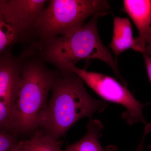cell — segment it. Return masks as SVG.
Returning <instances> with one entry per match:
<instances>
[{"mask_svg":"<svg viewBox=\"0 0 151 151\" xmlns=\"http://www.w3.org/2000/svg\"><path fill=\"white\" fill-rule=\"evenodd\" d=\"M21 75L13 114V134L33 135L46 119L49 93L58 70L47 67L29 50L19 55Z\"/></svg>","mask_w":151,"mask_h":151,"instance_id":"1","label":"cell"},{"mask_svg":"<svg viewBox=\"0 0 151 151\" xmlns=\"http://www.w3.org/2000/svg\"><path fill=\"white\" fill-rule=\"evenodd\" d=\"M98 16L72 31L42 42H34L31 51L41 61L50 63L60 72L70 71L82 60L97 59L110 66L124 86L127 83L119 71L117 62L103 45L97 29Z\"/></svg>","mask_w":151,"mask_h":151,"instance_id":"2","label":"cell"},{"mask_svg":"<svg viewBox=\"0 0 151 151\" xmlns=\"http://www.w3.org/2000/svg\"><path fill=\"white\" fill-rule=\"evenodd\" d=\"M51 91L46 119L40 129L56 139L80 119H91L94 113H102L108 106L105 100L91 97L83 80L71 71L58 70Z\"/></svg>","mask_w":151,"mask_h":151,"instance_id":"3","label":"cell"},{"mask_svg":"<svg viewBox=\"0 0 151 151\" xmlns=\"http://www.w3.org/2000/svg\"><path fill=\"white\" fill-rule=\"evenodd\" d=\"M110 5L105 0H50L36 21L33 34L35 42L66 34L85 23L90 17L104 16Z\"/></svg>","mask_w":151,"mask_h":151,"instance_id":"4","label":"cell"},{"mask_svg":"<svg viewBox=\"0 0 151 151\" xmlns=\"http://www.w3.org/2000/svg\"><path fill=\"white\" fill-rule=\"evenodd\" d=\"M70 71L78 75L104 100L119 104L124 107L126 111L122 113V117L127 124L132 125L136 123H147L142 111L143 108L150 105V103H140L134 97L127 86L122 85L109 76L87 71L76 66L71 68Z\"/></svg>","mask_w":151,"mask_h":151,"instance_id":"5","label":"cell"},{"mask_svg":"<svg viewBox=\"0 0 151 151\" xmlns=\"http://www.w3.org/2000/svg\"><path fill=\"white\" fill-rule=\"evenodd\" d=\"M21 75V60L12 50L0 55V132L12 134L14 105Z\"/></svg>","mask_w":151,"mask_h":151,"instance_id":"6","label":"cell"},{"mask_svg":"<svg viewBox=\"0 0 151 151\" xmlns=\"http://www.w3.org/2000/svg\"><path fill=\"white\" fill-rule=\"evenodd\" d=\"M32 40L31 29L18 17L8 0H0V55L17 44Z\"/></svg>","mask_w":151,"mask_h":151,"instance_id":"7","label":"cell"},{"mask_svg":"<svg viewBox=\"0 0 151 151\" xmlns=\"http://www.w3.org/2000/svg\"><path fill=\"white\" fill-rule=\"evenodd\" d=\"M123 3L124 12L130 17L139 32L132 49L144 53L147 37L151 32V1L124 0Z\"/></svg>","mask_w":151,"mask_h":151,"instance_id":"8","label":"cell"},{"mask_svg":"<svg viewBox=\"0 0 151 151\" xmlns=\"http://www.w3.org/2000/svg\"><path fill=\"white\" fill-rule=\"evenodd\" d=\"M87 132L80 140L68 145L63 151H117L116 146L111 145L104 149L99 139L102 135L104 126L100 120L90 119L87 126Z\"/></svg>","mask_w":151,"mask_h":151,"instance_id":"9","label":"cell"},{"mask_svg":"<svg viewBox=\"0 0 151 151\" xmlns=\"http://www.w3.org/2000/svg\"><path fill=\"white\" fill-rule=\"evenodd\" d=\"M134 42L129 19L127 18L115 17L113 21V38L110 46L116 59L122 52L132 49Z\"/></svg>","mask_w":151,"mask_h":151,"instance_id":"10","label":"cell"},{"mask_svg":"<svg viewBox=\"0 0 151 151\" xmlns=\"http://www.w3.org/2000/svg\"><path fill=\"white\" fill-rule=\"evenodd\" d=\"M18 17L32 29L36 21L45 9L46 0H8Z\"/></svg>","mask_w":151,"mask_h":151,"instance_id":"11","label":"cell"},{"mask_svg":"<svg viewBox=\"0 0 151 151\" xmlns=\"http://www.w3.org/2000/svg\"><path fill=\"white\" fill-rule=\"evenodd\" d=\"M24 151H63L62 142L40 129L28 139L21 140Z\"/></svg>","mask_w":151,"mask_h":151,"instance_id":"12","label":"cell"},{"mask_svg":"<svg viewBox=\"0 0 151 151\" xmlns=\"http://www.w3.org/2000/svg\"><path fill=\"white\" fill-rule=\"evenodd\" d=\"M20 141L14 134L0 132V151H9L17 145Z\"/></svg>","mask_w":151,"mask_h":151,"instance_id":"13","label":"cell"},{"mask_svg":"<svg viewBox=\"0 0 151 151\" xmlns=\"http://www.w3.org/2000/svg\"><path fill=\"white\" fill-rule=\"evenodd\" d=\"M151 131V123L146 124L144 134L142 136L140 142L138 145L137 149L135 151H145L144 146H145V141L147 136Z\"/></svg>","mask_w":151,"mask_h":151,"instance_id":"14","label":"cell"},{"mask_svg":"<svg viewBox=\"0 0 151 151\" xmlns=\"http://www.w3.org/2000/svg\"><path fill=\"white\" fill-rule=\"evenodd\" d=\"M145 60V65L147 68V73L151 84V57L145 52L142 53Z\"/></svg>","mask_w":151,"mask_h":151,"instance_id":"15","label":"cell"},{"mask_svg":"<svg viewBox=\"0 0 151 151\" xmlns=\"http://www.w3.org/2000/svg\"><path fill=\"white\" fill-rule=\"evenodd\" d=\"M145 52L149 55H151V32L147 37L146 40V50Z\"/></svg>","mask_w":151,"mask_h":151,"instance_id":"16","label":"cell"},{"mask_svg":"<svg viewBox=\"0 0 151 151\" xmlns=\"http://www.w3.org/2000/svg\"><path fill=\"white\" fill-rule=\"evenodd\" d=\"M9 151H24L22 141H20L17 145Z\"/></svg>","mask_w":151,"mask_h":151,"instance_id":"17","label":"cell"},{"mask_svg":"<svg viewBox=\"0 0 151 151\" xmlns=\"http://www.w3.org/2000/svg\"><path fill=\"white\" fill-rule=\"evenodd\" d=\"M150 150L151 151V146L150 147Z\"/></svg>","mask_w":151,"mask_h":151,"instance_id":"18","label":"cell"}]
</instances>
